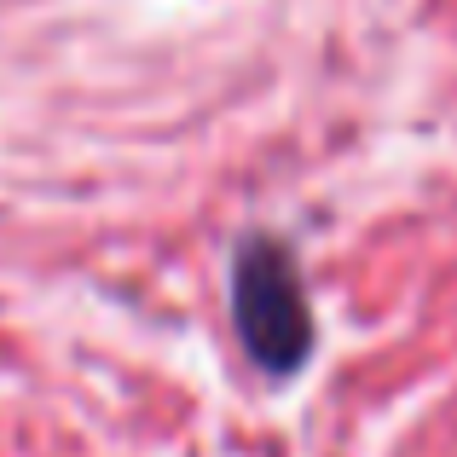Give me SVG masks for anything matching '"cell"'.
I'll list each match as a JSON object with an SVG mask.
<instances>
[{
  "label": "cell",
  "instance_id": "cell-1",
  "mask_svg": "<svg viewBox=\"0 0 457 457\" xmlns=\"http://www.w3.org/2000/svg\"><path fill=\"white\" fill-rule=\"evenodd\" d=\"M237 324L267 365H295L307 353V307L284 249H249L237 261Z\"/></svg>",
  "mask_w": 457,
  "mask_h": 457
}]
</instances>
